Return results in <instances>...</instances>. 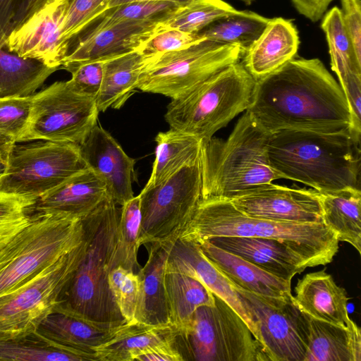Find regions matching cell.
Listing matches in <instances>:
<instances>
[{"label":"cell","mask_w":361,"mask_h":361,"mask_svg":"<svg viewBox=\"0 0 361 361\" xmlns=\"http://www.w3.org/2000/svg\"><path fill=\"white\" fill-rule=\"evenodd\" d=\"M249 112L266 133L357 132L340 85L318 59H295L255 82Z\"/></svg>","instance_id":"1"},{"label":"cell","mask_w":361,"mask_h":361,"mask_svg":"<svg viewBox=\"0 0 361 361\" xmlns=\"http://www.w3.org/2000/svg\"><path fill=\"white\" fill-rule=\"evenodd\" d=\"M361 134L283 130L270 134L268 156L282 178L321 192L360 189Z\"/></svg>","instance_id":"2"},{"label":"cell","mask_w":361,"mask_h":361,"mask_svg":"<svg viewBox=\"0 0 361 361\" xmlns=\"http://www.w3.org/2000/svg\"><path fill=\"white\" fill-rule=\"evenodd\" d=\"M121 206L109 195L81 218L86 249L54 308L101 323L126 322L109 287L114 268Z\"/></svg>","instance_id":"3"},{"label":"cell","mask_w":361,"mask_h":361,"mask_svg":"<svg viewBox=\"0 0 361 361\" xmlns=\"http://www.w3.org/2000/svg\"><path fill=\"white\" fill-rule=\"evenodd\" d=\"M220 236L273 238L287 243L313 267L333 261L339 248L336 234L323 222L275 221L249 216L228 200L201 199L178 238L200 243Z\"/></svg>","instance_id":"4"},{"label":"cell","mask_w":361,"mask_h":361,"mask_svg":"<svg viewBox=\"0 0 361 361\" xmlns=\"http://www.w3.org/2000/svg\"><path fill=\"white\" fill-rule=\"evenodd\" d=\"M269 133L245 111L226 140L202 143V198L230 200L260 184L282 178L271 166Z\"/></svg>","instance_id":"5"},{"label":"cell","mask_w":361,"mask_h":361,"mask_svg":"<svg viewBox=\"0 0 361 361\" xmlns=\"http://www.w3.org/2000/svg\"><path fill=\"white\" fill-rule=\"evenodd\" d=\"M255 82L240 61L231 64L185 95L172 99L166 121L171 128L207 142L249 108Z\"/></svg>","instance_id":"6"},{"label":"cell","mask_w":361,"mask_h":361,"mask_svg":"<svg viewBox=\"0 0 361 361\" xmlns=\"http://www.w3.org/2000/svg\"><path fill=\"white\" fill-rule=\"evenodd\" d=\"M83 237L80 218L35 212L30 222L0 250V297L55 263Z\"/></svg>","instance_id":"7"},{"label":"cell","mask_w":361,"mask_h":361,"mask_svg":"<svg viewBox=\"0 0 361 361\" xmlns=\"http://www.w3.org/2000/svg\"><path fill=\"white\" fill-rule=\"evenodd\" d=\"M213 305L199 307L176 341L184 360L268 361L243 318L214 295Z\"/></svg>","instance_id":"8"},{"label":"cell","mask_w":361,"mask_h":361,"mask_svg":"<svg viewBox=\"0 0 361 361\" xmlns=\"http://www.w3.org/2000/svg\"><path fill=\"white\" fill-rule=\"evenodd\" d=\"M242 57L238 47L202 39L184 49L145 57L137 89L176 99Z\"/></svg>","instance_id":"9"},{"label":"cell","mask_w":361,"mask_h":361,"mask_svg":"<svg viewBox=\"0 0 361 361\" xmlns=\"http://www.w3.org/2000/svg\"><path fill=\"white\" fill-rule=\"evenodd\" d=\"M87 169L80 145L49 140L14 142L7 153L0 190L37 199Z\"/></svg>","instance_id":"10"},{"label":"cell","mask_w":361,"mask_h":361,"mask_svg":"<svg viewBox=\"0 0 361 361\" xmlns=\"http://www.w3.org/2000/svg\"><path fill=\"white\" fill-rule=\"evenodd\" d=\"M139 196L140 245L175 241L202 198L200 158L158 184L146 185Z\"/></svg>","instance_id":"11"},{"label":"cell","mask_w":361,"mask_h":361,"mask_svg":"<svg viewBox=\"0 0 361 361\" xmlns=\"http://www.w3.org/2000/svg\"><path fill=\"white\" fill-rule=\"evenodd\" d=\"M86 249L82 241L58 261L0 297V338H17L37 331L59 302Z\"/></svg>","instance_id":"12"},{"label":"cell","mask_w":361,"mask_h":361,"mask_svg":"<svg viewBox=\"0 0 361 361\" xmlns=\"http://www.w3.org/2000/svg\"><path fill=\"white\" fill-rule=\"evenodd\" d=\"M96 99L58 81L33 94L25 132L18 142L49 140L81 145L97 126Z\"/></svg>","instance_id":"13"},{"label":"cell","mask_w":361,"mask_h":361,"mask_svg":"<svg viewBox=\"0 0 361 361\" xmlns=\"http://www.w3.org/2000/svg\"><path fill=\"white\" fill-rule=\"evenodd\" d=\"M233 286L254 317L259 342L268 360L304 361V314L295 303L293 295L269 297Z\"/></svg>","instance_id":"14"},{"label":"cell","mask_w":361,"mask_h":361,"mask_svg":"<svg viewBox=\"0 0 361 361\" xmlns=\"http://www.w3.org/2000/svg\"><path fill=\"white\" fill-rule=\"evenodd\" d=\"M243 213L275 221L321 223L319 193L314 190L260 184L228 200Z\"/></svg>","instance_id":"15"},{"label":"cell","mask_w":361,"mask_h":361,"mask_svg":"<svg viewBox=\"0 0 361 361\" xmlns=\"http://www.w3.org/2000/svg\"><path fill=\"white\" fill-rule=\"evenodd\" d=\"M68 0H47L6 39L4 49L61 68L68 51L62 27Z\"/></svg>","instance_id":"16"},{"label":"cell","mask_w":361,"mask_h":361,"mask_svg":"<svg viewBox=\"0 0 361 361\" xmlns=\"http://www.w3.org/2000/svg\"><path fill=\"white\" fill-rule=\"evenodd\" d=\"M80 147L88 168L103 180L109 196L118 205L134 197L135 160L106 130L95 126Z\"/></svg>","instance_id":"17"},{"label":"cell","mask_w":361,"mask_h":361,"mask_svg":"<svg viewBox=\"0 0 361 361\" xmlns=\"http://www.w3.org/2000/svg\"><path fill=\"white\" fill-rule=\"evenodd\" d=\"M162 23L122 21L92 32L69 49L61 66L109 59L137 50L163 28Z\"/></svg>","instance_id":"18"},{"label":"cell","mask_w":361,"mask_h":361,"mask_svg":"<svg viewBox=\"0 0 361 361\" xmlns=\"http://www.w3.org/2000/svg\"><path fill=\"white\" fill-rule=\"evenodd\" d=\"M166 271L180 272L200 281L243 318L259 341L257 326L249 307L233 285L204 255L198 243L179 238L173 241L169 252Z\"/></svg>","instance_id":"19"},{"label":"cell","mask_w":361,"mask_h":361,"mask_svg":"<svg viewBox=\"0 0 361 361\" xmlns=\"http://www.w3.org/2000/svg\"><path fill=\"white\" fill-rule=\"evenodd\" d=\"M216 246L236 255L287 281L312 263L282 240L254 237L220 236L209 239Z\"/></svg>","instance_id":"20"},{"label":"cell","mask_w":361,"mask_h":361,"mask_svg":"<svg viewBox=\"0 0 361 361\" xmlns=\"http://www.w3.org/2000/svg\"><path fill=\"white\" fill-rule=\"evenodd\" d=\"M294 292L293 300L305 314L345 328L355 324L348 314L346 290L324 270L306 274L298 281Z\"/></svg>","instance_id":"21"},{"label":"cell","mask_w":361,"mask_h":361,"mask_svg":"<svg viewBox=\"0 0 361 361\" xmlns=\"http://www.w3.org/2000/svg\"><path fill=\"white\" fill-rule=\"evenodd\" d=\"M299 44L298 32L291 20L270 18L259 37L240 61L257 80L295 58Z\"/></svg>","instance_id":"22"},{"label":"cell","mask_w":361,"mask_h":361,"mask_svg":"<svg viewBox=\"0 0 361 361\" xmlns=\"http://www.w3.org/2000/svg\"><path fill=\"white\" fill-rule=\"evenodd\" d=\"M109 195L103 180L90 168L38 197L36 212L83 218Z\"/></svg>","instance_id":"23"},{"label":"cell","mask_w":361,"mask_h":361,"mask_svg":"<svg viewBox=\"0 0 361 361\" xmlns=\"http://www.w3.org/2000/svg\"><path fill=\"white\" fill-rule=\"evenodd\" d=\"M172 243H150L147 260L137 273L140 288L135 322L151 325L171 324L165 274Z\"/></svg>","instance_id":"24"},{"label":"cell","mask_w":361,"mask_h":361,"mask_svg":"<svg viewBox=\"0 0 361 361\" xmlns=\"http://www.w3.org/2000/svg\"><path fill=\"white\" fill-rule=\"evenodd\" d=\"M198 244L204 255L233 286L269 297L291 295V282L280 279L245 259L216 246L208 240Z\"/></svg>","instance_id":"25"},{"label":"cell","mask_w":361,"mask_h":361,"mask_svg":"<svg viewBox=\"0 0 361 361\" xmlns=\"http://www.w3.org/2000/svg\"><path fill=\"white\" fill-rule=\"evenodd\" d=\"M304 314L306 353L304 361H361V331L322 322Z\"/></svg>","instance_id":"26"},{"label":"cell","mask_w":361,"mask_h":361,"mask_svg":"<svg viewBox=\"0 0 361 361\" xmlns=\"http://www.w3.org/2000/svg\"><path fill=\"white\" fill-rule=\"evenodd\" d=\"M124 323L92 322L54 308L41 322L37 331L60 345L95 353V348L107 341Z\"/></svg>","instance_id":"27"},{"label":"cell","mask_w":361,"mask_h":361,"mask_svg":"<svg viewBox=\"0 0 361 361\" xmlns=\"http://www.w3.org/2000/svg\"><path fill=\"white\" fill-rule=\"evenodd\" d=\"M178 330L172 324L124 323L104 343L94 350L97 361H135L142 353L176 340Z\"/></svg>","instance_id":"28"},{"label":"cell","mask_w":361,"mask_h":361,"mask_svg":"<svg viewBox=\"0 0 361 361\" xmlns=\"http://www.w3.org/2000/svg\"><path fill=\"white\" fill-rule=\"evenodd\" d=\"M145 56L138 50L104 61L103 79L96 98L99 111L120 109L137 89Z\"/></svg>","instance_id":"29"},{"label":"cell","mask_w":361,"mask_h":361,"mask_svg":"<svg viewBox=\"0 0 361 361\" xmlns=\"http://www.w3.org/2000/svg\"><path fill=\"white\" fill-rule=\"evenodd\" d=\"M319 193L323 223L336 234L339 242L350 244L360 254V189Z\"/></svg>","instance_id":"30"},{"label":"cell","mask_w":361,"mask_h":361,"mask_svg":"<svg viewBox=\"0 0 361 361\" xmlns=\"http://www.w3.org/2000/svg\"><path fill=\"white\" fill-rule=\"evenodd\" d=\"M165 286L170 322L179 333L190 325L200 306L213 305L214 294L200 281L178 271H166Z\"/></svg>","instance_id":"31"},{"label":"cell","mask_w":361,"mask_h":361,"mask_svg":"<svg viewBox=\"0 0 361 361\" xmlns=\"http://www.w3.org/2000/svg\"><path fill=\"white\" fill-rule=\"evenodd\" d=\"M155 141V158L146 185L158 184L200 158L202 142L191 135L171 128L159 133Z\"/></svg>","instance_id":"32"},{"label":"cell","mask_w":361,"mask_h":361,"mask_svg":"<svg viewBox=\"0 0 361 361\" xmlns=\"http://www.w3.org/2000/svg\"><path fill=\"white\" fill-rule=\"evenodd\" d=\"M1 361H97L95 353L55 343L38 331L17 338H0Z\"/></svg>","instance_id":"33"},{"label":"cell","mask_w":361,"mask_h":361,"mask_svg":"<svg viewBox=\"0 0 361 361\" xmlns=\"http://www.w3.org/2000/svg\"><path fill=\"white\" fill-rule=\"evenodd\" d=\"M57 70L0 47V98L32 95Z\"/></svg>","instance_id":"34"},{"label":"cell","mask_w":361,"mask_h":361,"mask_svg":"<svg viewBox=\"0 0 361 361\" xmlns=\"http://www.w3.org/2000/svg\"><path fill=\"white\" fill-rule=\"evenodd\" d=\"M322 19L321 27L329 47L331 68L337 75L342 90L361 82V61L356 57L345 31L340 8H331Z\"/></svg>","instance_id":"35"},{"label":"cell","mask_w":361,"mask_h":361,"mask_svg":"<svg viewBox=\"0 0 361 361\" xmlns=\"http://www.w3.org/2000/svg\"><path fill=\"white\" fill-rule=\"evenodd\" d=\"M270 18L250 11H238L219 18L197 35L224 44L240 49L243 56L259 37Z\"/></svg>","instance_id":"36"},{"label":"cell","mask_w":361,"mask_h":361,"mask_svg":"<svg viewBox=\"0 0 361 361\" xmlns=\"http://www.w3.org/2000/svg\"><path fill=\"white\" fill-rule=\"evenodd\" d=\"M182 8L172 2L157 1H132L108 8L79 32L71 47L82 37L114 23L122 21L162 23Z\"/></svg>","instance_id":"37"},{"label":"cell","mask_w":361,"mask_h":361,"mask_svg":"<svg viewBox=\"0 0 361 361\" xmlns=\"http://www.w3.org/2000/svg\"><path fill=\"white\" fill-rule=\"evenodd\" d=\"M140 224L141 208L138 195L121 206L114 268L121 266L134 272L137 268Z\"/></svg>","instance_id":"38"},{"label":"cell","mask_w":361,"mask_h":361,"mask_svg":"<svg viewBox=\"0 0 361 361\" xmlns=\"http://www.w3.org/2000/svg\"><path fill=\"white\" fill-rule=\"evenodd\" d=\"M237 10L222 0H211L183 7L163 22V27L197 34L213 21Z\"/></svg>","instance_id":"39"},{"label":"cell","mask_w":361,"mask_h":361,"mask_svg":"<svg viewBox=\"0 0 361 361\" xmlns=\"http://www.w3.org/2000/svg\"><path fill=\"white\" fill-rule=\"evenodd\" d=\"M36 200L0 190V250L30 222Z\"/></svg>","instance_id":"40"},{"label":"cell","mask_w":361,"mask_h":361,"mask_svg":"<svg viewBox=\"0 0 361 361\" xmlns=\"http://www.w3.org/2000/svg\"><path fill=\"white\" fill-rule=\"evenodd\" d=\"M108 283L123 318L127 323L135 322L140 288L137 274L118 266L111 270Z\"/></svg>","instance_id":"41"},{"label":"cell","mask_w":361,"mask_h":361,"mask_svg":"<svg viewBox=\"0 0 361 361\" xmlns=\"http://www.w3.org/2000/svg\"><path fill=\"white\" fill-rule=\"evenodd\" d=\"M108 2L109 0H68L62 27V41L67 51L79 32L107 8Z\"/></svg>","instance_id":"42"},{"label":"cell","mask_w":361,"mask_h":361,"mask_svg":"<svg viewBox=\"0 0 361 361\" xmlns=\"http://www.w3.org/2000/svg\"><path fill=\"white\" fill-rule=\"evenodd\" d=\"M32 95L0 98V133L15 142H18L27 127Z\"/></svg>","instance_id":"43"},{"label":"cell","mask_w":361,"mask_h":361,"mask_svg":"<svg viewBox=\"0 0 361 361\" xmlns=\"http://www.w3.org/2000/svg\"><path fill=\"white\" fill-rule=\"evenodd\" d=\"M47 0H0V44Z\"/></svg>","instance_id":"44"},{"label":"cell","mask_w":361,"mask_h":361,"mask_svg":"<svg viewBox=\"0 0 361 361\" xmlns=\"http://www.w3.org/2000/svg\"><path fill=\"white\" fill-rule=\"evenodd\" d=\"M202 39L197 34L163 27L137 50L145 57L186 48Z\"/></svg>","instance_id":"45"},{"label":"cell","mask_w":361,"mask_h":361,"mask_svg":"<svg viewBox=\"0 0 361 361\" xmlns=\"http://www.w3.org/2000/svg\"><path fill=\"white\" fill-rule=\"evenodd\" d=\"M104 61H93L63 66L71 73L69 80L73 87L85 95L97 98L100 90Z\"/></svg>","instance_id":"46"},{"label":"cell","mask_w":361,"mask_h":361,"mask_svg":"<svg viewBox=\"0 0 361 361\" xmlns=\"http://www.w3.org/2000/svg\"><path fill=\"white\" fill-rule=\"evenodd\" d=\"M341 14L356 57L361 61V1L341 0Z\"/></svg>","instance_id":"47"},{"label":"cell","mask_w":361,"mask_h":361,"mask_svg":"<svg viewBox=\"0 0 361 361\" xmlns=\"http://www.w3.org/2000/svg\"><path fill=\"white\" fill-rule=\"evenodd\" d=\"M176 340L166 343L139 355L135 361H183Z\"/></svg>","instance_id":"48"},{"label":"cell","mask_w":361,"mask_h":361,"mask_svg":"<svg viewBox=\"0 0 361 361\" xmlns=\"http://www.w3.org/2000/svg\"><path fill=\"white\" fill-rule=\"evenodd\" d=\"M299 13L312 22L322 18L330 4L334 0H290Z\"/></svg>","instance_id":"49"},{"label":"cell","mask_w":361,"mask_h":361,"mask_svg":"<svg viewBox=\"0 0 361 361\" xmlns=\"http://www.w3.org/2000/svg\"><path fill=\"white\" fill-rule=\"evenodd\" d=\"M137 1H169L178 4L181 7H187L197 3L211 0H109L107 8Z\"/></svg>","instance_id":"50"},{"label":"cell","mask_w":361,"mask_h":361,"mask_svg":"<svg viewBox=\"0 0 361 361\" xmlns=\"http://www.w3.org/2000/svg\"><path fill=\"white\" fill-rule=\"evenodd\" d=\"M14 142L10 137L0 133V154L8 152Z\"/></svg>","instance_id":"51"},{"label":"cell","mask_w":361,"mask_h":361,"mask_svg":"<svg viewBox=\"0 0 361 361\" xmlns=\"http://www.w3.org/2000/svg\"><path fill=\"white\" fill-rule=\"evenodd\" d=\"M7 153L8 152L0 154V178L3 176L6 169Z\"/></svg>","instance_id":"52"},{"label":"cell","mask_w":361,"mask_h":361,"mask_svg":"<svg viewBox=\"0 0 361 361\" xmlns=\"http://www.w3.org/2000/svg\"><path fill=\"white\" fill-rule=\"evenodd\" d=\"M239 1H241L244 2L246 4H250L255 0H239Z\"/></svg>","instance_id":"53"},{"label":"cell","mask_w":361,"mask_h":361,"mask_svg":"<svg viewBox=\"0 0 361 361\" xmlns=\"http://www.w3.org/2000/svg\"><path fill=\"white\" fill-rule=\"evenodd\" d=\"M0 47H3V46H2L1 44H0Z\"/></svg>","instance_id":"54"}]
</instances>
